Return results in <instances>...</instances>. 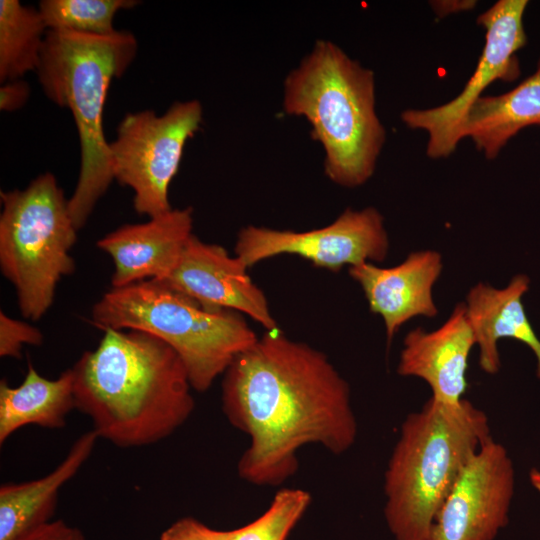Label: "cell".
I'll return each mask as SVG.
<instances>
[{
    "instance_id": "7",
    "label": "cell",
    "mask_w": 540,
    "mask_h": 540,
    "mask_svg": "<svg viewBox=\"0 0 540 540\" xmlns=\"http://www.w3.org/2000/svg\"><path fill=\"white\" fill-rule=\"evenodd\" d=\"M0 196L1 272L16 290L22 316L36 321L53 304L60 280L75 270L70 251L78 230L52 173Z\"/></svg>"
},
{
    "instance_id": "11",
    "label": "cell",
    "mask_w": 540,
    "mask_h": 540,
    "mask_svg": "<svg viewBox=\"0 0 540 540\" xmlns=\"http://www.w3.org/2000/svg\"><path fill=\"white\" fill-rule=\"evenodd\" d=\"M514 490L512 459L491 438L463 470L426 540H495L509 521Z\"/></svg>"
},
{
    "instance_id": "8",
    "label": "cell",
    "mask_w": 540,
    "mask_h": 540,
    "mask_svg": "<svg viewBox=\"0 0 540 540\" xmlns=\"http://www.w3.org/2000/svg\"><path fill=\"white\" fill-rule=\"evenodd\" d=\"M202 118V105L195 99L177 101L162 115L143 110L123 117L109 142L112 172L114 180L134 191L138 214L151 218L172 209L169 185Z\"/></svg>"
},
{
    "instance_id": "4",
    "label": "cell",
    "mask_w": 540,
    "mask_h": 540,
    "mask_svg": "<svg viewBox=\"0 0 540 540\" xmlns=\"http://www.w3.org/2000/svg\"><path fill=\"white\" fill-rule=\"evenodd\" d=\"M487 414L467 399L430 397L403 421L384 473V517L395 540H426L458 478L491 439Z\"/></svg>"
},
{
    "instance_id": "5",
    "label": "cell",
    "mask_w": 540,
    "mask_h": 540,
    "mask_svg": "<svg viewBox=\"0 0 540 540\" xmlns=\"http://www.w3.org/2000/svg\"><path fill=\"white\" fill-rule=\"evenodd\" d=\"M128 31L108 36L47 30L36 71L46 97L71 111L77 128L81 166L68 209L77 230L114 180L103 111L111 81L121 77L137 53Z\"/></svg>"
},
{
    "instance_id": "26",
    "label": "cell",
    "mask_w": 540,
    "mask_h": 540,
    "mask_svg": "<svg viewBox=\"0 0 540 540\" xmlns=\"http://www.w3.org/2000/svg\"><path fill=\"white\" fill-rule=\"evenodd\" d=\"M0 110L11 112L22 108L29 99L30 86L22 80H11L1 83Z\"/></svg>"
},
{
    "instance_id": "10",
    "label": "cell",
    "mask_w": 540,
    "mask_h": 540,
    "mask_svg": "<svg viewBox=\"0 0 540 540\" xmlns=\"http://www.w3.org/2000/svg\"><path fill=\"white\" fill-rule=\"evenodd\" d=\"M389 249L382 214L374 207L347 208L329 225L309 231L242 228L236 256L249 268L282 254L298 255L317 267L337 272L344 266L383 261Z\"/></svg>"
},
{
    "instance_id": "1",
    "label": "cell",
    "mask_w": 540,
    "mask_h": 540,
    "mask_svg": "<svg viewBox=\"0 0 540 540\" xmlns=\"http://www.w3.org/2000/svg\"><path fill=\"white\" fill-rule=\"evenodd\" d=\"M221 399L230 424L249 438L237 472L253 485L284 483L308 444L341 455L357 439L348 382L323 352L280 330L267 331L232 362Z\"/></svg>"
},
{
    "instance_id": "19",
    "label": "cell",
    "mask_w": 540,
    "mask_h": 540,
    "mask_svg": "<svg viewBox=\"0 0 540 540\" xmlns=\"http://www.w3.org/2000/svg\"><path fill=\"white\" fill-rule=\"evenodd\" d=\"M75 408L72 368L51 380L41 376L28 360L19 386L11 387L5 379L0 382V443L27 425L62 428Z\"/></svg>"
},
{
    "instance_id": "6",
    "label": "cell",
    "mask_w": 540,
    "mask_h": 540,
    "mask_svg": "<svg viewBox=\"0 0 540 540\" xmlns=\"http://www.w3.org/2000/svg\"><path fill=\"white\" fill-rule=\"evenodd\" d=\"M91 320L102 330H138L164 341L198 392L258 340L239 312L204 305L157 279L112 288L94 304Z\"/></svg>"
},
{
    "instance_id": "22",
    "label": "cell",
    "mask_w": 540,
    "mask_h": 540,
    "mask_svg": "<svg viewBox=\"0 0 540 540\" xmlns=\"http://www.w3.org/2000/svg\"><path fill=\"white\" fill-rule=\"evenodd\" d=\"M311 503V495L300 488L277 491L269 507L258 518L234 530L230 540H286Z\"/></svg>"
},
{
    "instance_id": "25",
    "label": "cell",
    "mask_w": 540,
    "mask_h": 540,
    "mask_svg": "<svg viewBox=\"0 0 540 540\" xmlns=\"http://www.w3.org/2000/svg\"><path fill=\"white\" fill-rule=\"evenodd\" d=\"M19 540H87L83 532L63 520H52Z\"/></svg>"
},
{
    "instance_id": "20",
    "label": "cell",
    "mask_w": 540,
    "mask_h": 540,
    "mask_svg": "<svg viewBox=\"0 0 540 540\" xmlns=\"http://www.w3.org/2000/svg\"><path fill=\"white\" fill-rule=\"evenodd\" d=\"M47 27L38 9L18 0L0 1V81L37 71Z\"/></svg>"
},
{
    "instance_id": "12",
    "label": "cell",
    "mask_w": 540,
    "mask_h": 540,
    "mask_svg": "<svg viewBox=\"0 0 540 540\" xmlns=\"http://www.w3.org/2000/svg\"><path fill=\"white\" fill-rule=\"evenodd\" d=\"M247 269L222 246L203 242L192 234L177 266L161 281L204 305L244 313L267 331L279 330L263 291L253 283Z\"/></svg>"
},
{
    "instance_id": "13",
    "label": "cell",
    "mask_w": 540,
    "mask_h": 540,
    "mask_svg": "<svg viewBox=\"0 0 540 540\" xmlns=\"http://www.w3.org/2000/svg\"><path fill=\"white\" fill-rule=\"evenodd\" d=\"M443 269L442 256L434 250L411 252L393 267L363 263L349 268L362 288L371 312L383 319L387 342L409 320L438 314L433 287Z\"/></svg>"
},
{
    "instance_id": "9",
    "label": "cell",
    "mask_w": 540,
    "mask_h": 540,
    "mask_svg": "<svg viewBox=\"0 0 540 540\" xmlns=\"http://www.w3.org/2000/svg\"><path fill=\"white\" fill-rule=\"evenodd\" d=\"M527 6V0H499L481 13L477 23L485 29V44L461 92L440 106L401 113L407 127L427 133L429 158H447L454 153L462 140L460 127L468 109L491 83L514 81L520 75L516 53L527 43L523 24Z\"/></svg>"
},
{
    "instance_id": "2",
    "label": "cell",
    "mask_w": 540,
    "mask_h": 540,
    "mask_svg": "<svg viewBox=\"0 0 540 540\" xmlns=\"http://www.w3.org/2000/svg\"><path fill=\"white\" fill-rule=\"evenodd\" d=\"M72 371L76 409L91 419L98 437L121 448L167 438L195 407L179 355L143 331L105 329Z\"/></svg>"
},
{
    "instance_id": "16",
    "label": "cell",
    "mask_w": 540,
    "mask_h": 540,
    "mask_svg": "<svg viewBox=\"0 0 540 540\" xmlns=\"http://www.w3.org/2000/svg\"><path fill=\"white\" fill-rule=\"evenodd\" d=\"M529 284V277L519 274L503 288L479 282L466 296V315L475 346L479 348V366L489 375L498 373L501 367L498 341L511 338L531 349L536 358V376L540 380V339L522 302Z\"/></svg>"
},
{
    "instance_id": "27",
    "label": "cell",
    "mask_w": 540,
    "mask_h": 540,
    "mask_svg": "<svg viewBox=\"0 0 540 540\" xmlns=\"http://www.w3.org/2000/svg\"><path fill=\"white\" fill-rule=\"evenodd\" d=\"M476 1H433L431 6L435 13L444 17L451 13L469 10L475 6Z\"/></svg>"
},
{
    "instance_id": "23",
    "label": "cell",
    "mask_w": 540,
    "mask_h": 540,
    "mask_svg": "<svg viewBox=\"0 0 540 540\" xmlns=\"http://www.w3.org/2000/svg\"><path fill=\"white\" fill-rule=\"evenodd\" d=\"M42 332L27 322L0 312V356L20 359L24 345H40Z\"/></svg>"
},
{
    "instance_id": "21",
    "label": "cell",
    "mask_w": 540,
    "mask_h": 540,
    "mask_svg": "<svg viewBox=\"0 0 540 540\" xmlns=\"http://www.w3.org/2000/svg\"><path fill=\"white\" fill-rule=\"evenodd\" d=\"M138 3L133 0H42L38 10L47 30L108 36L117 31L113 27L117 12Z\"/></svg>"
},
{
    "instance_id": "28",
    "label": "cell",
    "mask_w": 540,
    "mask_h": 540,
    "mask_svg": "<svg viewBox=\"0 0 540 540\" xmlns=\"http://www.w3.org/2000/svg\"><path fill=\"white\" fill-rule=\"evenodd\" d=\"M529 481L532 487L540 494V470L539 469L534 468L529 472Z\"/></svg>"
},
{
    "instance_id": "15",
    "label": "cell",
    "mask_w": 540,
    "mask_h": 540,
    "mask_svg": "<svg viewBox=\"0 0 540 540\" xmlns=\"http://www.w3.org/2000/svg\"><path fill=\"white\" fill-rule=\"evenodd\" d=\"M474 346L465 303L460 302L439 328L433 331L416 328L407 333L397 373L425 381L433 399L457 404L464 399L468 387V358Z\"/></svg>"
},
{
    "instance_id": "3",
    "label": "cell",
    "mask_w": 540,
    "mask_h": 540,
    "mask_svg": "<svg viewBox=\"0 0 540 540\" xmlns=\"http://www.w3.org/2000/svg\"><path fill=\"white\" fill-rule=\"evenodd\" d=\"M282 109L303 117L324 152V173L355 188L374 174L386 141L374 72L329 40H318L285 77Z\"/></svg>"
},
{
    "instance_id": "14",
    "label": "cell",
    "mask_w": 540,
    "mask_h": 540,
    "mask_svg": "<svg viewBox=\"0 0 540 540\" xmlns=\"http://www.w3.org/2000/svg\"><path fill=\"white\" fill-rule=\"evenodd\" d=\"M193 226L191 207L171 209L148 222L127 224L97 242L114 264L112 288L167 278L177 266Z\"/></svg>"
},
{
    "instance_id": "24",
    "label": "cell",
    "mask_w": 540,
    "mask_h": 540,
    "mask_svg": "<svg viewBox=\"0 0 540 540\" xmlns=\"http://www.w3.org/2000/svg\"><path fill=\"white\" fill-rule=\"evenodd\" d=\"M159 540H230V532L213 529L193 517H183L166 528Z\"/></svg>"
},
{
    "instance_id": "18",
    "label": "cell",
    "mask_w": 540,
    "mask_h": 540,
    "mask_svg": "<svg viewBox=\"0 0 540 540\" xmlns=\"http://www.w3.org/2000/svg\"><path fill=\"white\" fill-rule=\"evenodd\" d=\"M540 126V58L533 74L512 90L481 96L468 109L461 139L470 138L487 159H495L520 130Z\"/></svg>"
},
{
    "instance_id": "17",
    "label": "cell",
    "mask_w": 540,
    "mask_h": 540,
    "mask_svg": "<svg viewBox=\"0 0 540 540\" xmlns=\"http://www.w3.org/2000/svg\"><path fill=\"white\" fill-rule=\"evenodd\" d=\"M98 435L82 434L63 461L39 479L0 487V540H19L52 521L58 493L90 457Z\"/></svg>"
}]
</instances>
